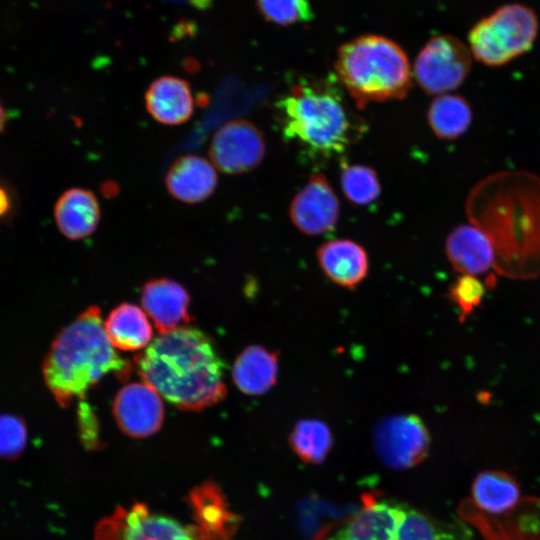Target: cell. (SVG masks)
I'll list each match as a JSON object with an SVG mask.
<instances>
[{
    "label": "cell",
    "mask_w": 540,
    "mask_h": 540,
    "mask_svg": "<svg viewBox=\"0 0 540 540\" xmlns=\"http://www.w3.org/2000/svg\"><path fill=\"white\" fill-rule=\"evenodd\" d=\"M316 256L325 276L342 288L354 290L368 275V254L353 240L327 241L317 249Z\"/></svg>",
    "instance_id": "cell-16"
},
{
    "label": "cell",
    "mask_w": 540,
    "mask_h": 540,
    "mask_svg": "<svg viewBox=\"0 0 540 540\" xmlns=\"http://www.w3.org/2000/svg\"><path fill=\"white\" fill-rule=\"evenodd\" d=\"M392 540H473V537L461 520L443 519L407 505Z\"/></svg>",
    "instance_id": "cell-22"
},
{
    "label": "cell",
    "mask_w": 540,
    "mask_h": 540,
    "mask_svg": "<svg viewBox=\"0 0 540 540\" xmlns=\"http://www.w3.org/2000/svg\"><path fill=\"white\" fill-rule=\"evenodd\" d=\"M142 380L181 410L201 411L225 399V364L213 340L183 326L160 334L134 358Z\"/></svg>",
    "instance_id": "cell-1"
},
{
    "label": "cell",
    "mask_w": 540,
    "mask_h": 540,
    "mask_svg": "<svg viewBox=\"0 0 540 540\" xmlns=\"http://www.w3.org/2000/svg\"><path fill=\"white\" fill-rule=\"evenodd\" d=\"M5 121H6L5 110H4V108H3V106H2V104L0 102V133L4 128Z\"/></svg>",
    "instance_id": "cell-33"
},
{
    "label": "cell",
    "mask_w": 540,
    "mask_h": 540,
    "mask_svg": "<svg viewBox=\"0 0 540 540\" xmlns=\"http://www.w3.org/2000/svg\"><path fill=\"white\" fill-rule=\"evenodd\" d=\"M335 71L358 109L369 103L403 99L412 86L409 59L394 41L363 35L343 44Z\"/></svg>",
    "instance_id": "cell-4"
},
{
    "label": "cell",
    "mask_w": 540,
    "mask_h": 540,
    "mask_svg": "<svg viewBox=\"0 0 540 540\" xmlns=\"http://www.w3.org/2000/svg\"><path fill=\"white\" fill-rule=\"evenodd\" d=\"M169 2H189L190 4H195L196 6H205L208 0H164Z\"/></svg>",
    "instance_id": "cell-32"
},
{
    "label": "cell",
    "mask_w": 540,
    "mask_h": 540,
    "mask_svg": "<svg viewBox=\"0 0 540 540\" xmlns=\"http://www.w3.org/2000/svg\"><path fill=\"white\" fill-rule=\"evenodd\" d=\"M261 15L269 22L289 26L314 18L308 0H256Z\"/></svg>",
    "instance_id": "cell-27"
},
{
    "label": "cell",
    "mask_w": 540,
    "mask_h": 540,
    "mask_svg": "<svg viewBox=\"0 0 540 540\" xmlns=\"http://www.w3.org/2000/svg\"><path fill=\"white\" fill-rule=\"evenodd\" d=\"M342 166L341 189L345 197L355 205H369L380 195L381 186L376 171L362 164Z\"/></svg>",
    "instance_id": "cell-26"
},
{
    "label": "cell",
    "mask_w": 540,
    "mask_h": 540,
    "mask_svg": "<svg viewBox=\"0 0 540 540\" xmlns=\"http://www.w3.org/2000/svg\"><path fill=\"white\" fill-rule=\"evenodd\" d=\"M214 165L199 155H184L173 161L165 175L169 194L188 204L199 203L210 197L217 186Z\"/></svg>",
    "instance_id": "cell-17"
},
{
    "label": "cell",
    "mask_w": 540,
    "mask_h": 540,
    "mask_svg": "<svg viewBox=\"0 0 540 540\" xmlns=\"http://www.w3.org/2000/svg\"><path fill=\"white\" fill-rule=\"evenodd\" d=\"M472 65L470 49L452 35L428 40L415 58L413 76L428 94H446L458 88Z\"/></svg>",
    "instance_id": "cell-7"
},
{
    "label": "cell",
    "mask_w": 540,
    "mask_h": 540,
    "mask_svg": "<svg viewBox=\"0 0 540 540\" xmlns=\"http://www.w3.org/2000/svg\"><path fill=\"white\" fill-rule=\"evenodd\" d=\"M407 505L370 496L356 513L324 529L315 540H392Z\"/></svg>",
    "instance_id": "cell-10"
},
{
    "label": "cell",
    "mask_w": 540,
    "mask_h": 540,
    "mask_svg": "<svg viewBox=\"0 0 540 540\" xmlns=\"http://www.w3.org/2000/svg\"><path fill=\"white\" fill-rule=\"evenodd\" d=\"M189 303L187 290L168 278L149 280L141 289L142 307L160 334L183 327L191 321Z\"/></svg>",
    "instance_id": "cell-14"
},
{
    "label": "cell",
    "mask_w": 540,
    "mask_h": 540,
    "mask_svg": "<svg viewBox=\"0 0 540 540\" xmlns=\"http://www.w3.org/2000/svg\"><path fill=\"white\" fill-rule=\"evenodd\" d=\"M13 198L11 191L0 182V220L12 212Z\"/></svg>",
    "instance_id": "cell-31"
},
{
    "label": "cell",
    "mask_w": 540,
    "mask_h": 540,
    "mask_svg": "<svg viewBox=\"0 0 540 540\" xmlns=\"http://www.w3.org/2000/svg\"><path fill=\"white\" fill-rule=\"evenodd\" d=\"M278 373V351L261 345H250L235 359L231 374L233 383L242 393L260 396L275 386Z\"/></svg>",
    "instance_id": "cell-19"
},
{
    "label": "cell",
    "mask_w": 540,
    "mask_h": 540,
    "mask_svg": "<svg viewBox=\"0 0 540 540\" xmlns=\"http://www.w3.org/2000/svg\"><path fill=\"white\" fill-rule=\"evenodd\" d=\"M266 153L262 132L246 119L231 120L213 135L209 156L215 168L226 174L255 169Z\"/></svg>",
    "instance_id": "cell-9"
},
{
    "label": "cell",
    "mask_w": 540,
    "mask_h": 540,
    "mask_svg": "<svg viewBox=\"0 0 540 540\" xmlns=\"http://www.w3.org/2000/svg\"><path fill=\"white\" fill-rule=\"evenodd\" d=\"M150 116L165 125L187 122L194 111V99L189 83L176 76H161L148 87L144 96Z\"/></svg>",
    "instance_id": "cell-18"
},
{
    "label": "cell",
    "mask_w": 540,
    "mask_h": 540,
    "mask_svg": "<svg viewBox=\"0 0 540 540\" xmlns=\"http://www.w3.org/2000/svg\"><path fill=\"white\" fill-rule=\"evenodd\" d=\"M132 369L110 342L101 310L92 305L65 326L48 350L42 373L48 389L63 408L86 392L106 374L127 378Z\"/></svg>",
    "instance_id": "cell-3"
},
{
    "label": "cell",
    "mask_w": 540,
    "mask_h": 540,
    "mask_svg": "<svg viewBox=\"0 0 540 540\" xmlns=\"http://www.w3.org/2000/svg\"><path fill=\"white\" fill-rule=\"evenodd\" d=\"M93 540H207L195 525L152 512L136 502L117 507L95 527Z\"/></svg>",
    "instance_id": "cell-6"
},
{
    "label": "cell",
    "mask_w": 540,
    "mask_h": 540,
    "mask_svg": "<svg viewBox=\"0 0 540 540\" xmlns=\"http://www.w3.org/2000/svg\"><path fill=\"white\" fill-rule=\"evenodd\" d=\"M100 206L96 195L84 188L64 191L54 206V219L59 231L68 239L90 236L100 221Z\"/></svg>",
    "instance_id": "cell-20"
},
{
    "label": "cell",
    "mask_w": 540,
    "mask_h": 540,
    "mask_svg": "<svg viewBox=\"0 0 540 540\" xmlns=\"http://www.w3.org/2000/svg\"><path fill=\"white\" fill-rule=\"evenodd\" d=\"M485 284L476 276L461 275L451 283L448 297L459 310V320L469 316L482 302Z\"/></svg>",
    "instance_id": "cell-28"
},
{
    "label": "cell",
    "mask_w": 540,
    "mask_h": 540,
    "mask_svg": "<svg viewBox=\"0 0 540 540\" xmlns=\"http://www.w3.org/2000/svg\"><path fill=\"white\" fill-rule=\"evenodd\" d=\"M428 124L433 133L442 140H454L463 135L472 122L469 103L457 94L438 95L430 104Z\"/></svg>",
    "instance_id": "cell-24"
},
{
    "label": "cell",
    "mask_w": 540,
    "mask_h": 540,
    "mask_svg": "<svg viewBox=\"0 0 540 540\" xmlns=\"http://www.w3.org/2000/svg\"><path fill=\"white\" fill-rule=\"evenodd\" d=\"M104 328L114 348L124 351L144 349L153 337L145 311L132 303L116 306L104 321Z\"/></svg>",
    "instance_id": "cell-21"
},
{
    "label": "cell",
    "mask_w": 540,
    "mask_h": 540,
    "mask_svg": "<svg viewBox=\"0 0 540 540\" xmlns=\"http://www.w3.org/2000/svg\"><path fill=\"white\" fill-rule=\"evenodd\" d=\"M77 423L79 436L84 447L88 450H97L101 447L99 426L91 406L82 401L78 407Z\"/></svg>",
    "instance_id": "cell-30"
},
{
    "label": "cell",
    "mask_w": 540,
    "mask_h": 540,
    "mask_svg": "<svg viewBox=\"0 0 540 540\" xmlns=\"http://www.w3.org/2000/svg\"><path fill=\"white\" fill-rule=\"evenodd\" d=\"M538 30V17L530 7L506 4L472 27L469 49L478 62L500 66L529 51Z\"/></svg>",
    "instance_id": "cell-5"
},
{
    "label": "cell",
    "mask_w": 540,
    "mask_h": 540,
    "mask_svg": "<svg viewBox=\"0 0 540 540\" xmlns=\"http://www.w3.org/2000/svg\"><path fill=\"white\" fill-rule=\"evenodd\" d=\"M113 415L120 430L132 438L158 432L164 420L159 393L145 381L124 385L113 402Z\"/></svg>",
    "instance_id": "cell-11"
},
{
    "label": "cell",
    "mask_w": 540,
    "mask_h": 540,
    "mask_svg": "<svg viewBox=\"0 0 540 540\" xmlns=\"http://www.w3.org/2000/svg\"><path fill=\"white\" fill-rule=\"evenodd\" d=\"M446 256L461 275L477 276L495 265L496 254L488 234L476 225L457 226L445 242Z\"/></svg>",
    "instance_id": "cell-15"
},
{
    "label": "cell",
    "mask_w": 540,
    "mask_h": 540,
    "mask_svg": "<svg viewBox=\"0 0 540 540\" xmlns=\"http://www.w3.org/2000/svg\"><path fill=\"white\" fill-rule=\"evenodd\" d=\"M375 451L388 468L404 470L422 462L430 448V434L414 414H399L380 421L373 431Z\"/></svg>",
    "instance_id": "cell-8"
},
{
    "label": "cell",
    "mask_w": 540,
    "mask_h": 540,
    "mask_svg": "<svg viewBox=\"0 0 540 540\" xmlns=\"http://www.w3.org/2000/svg\"><path fill=\"white\" fill-rule=\"evenodd\" d=\"M340 215L338 197L327 178L313 174L289 207L292 224L303 234L318 236L334 229Z\"/></svg>",
    "instance_id": "cell-12"
},
{
    "label": "cell",
    "mask_w": 540,
    "mask_h": 540,
    "mask_svg": "<svg viewBox=\"0 0 540 540\" xmlns=\"http://www.w3.org/2000/svg\"><path fill=\"white\" fill-rule=\"evenodd\" d=\"M27 425L18 415L0 414V458L14 460L25 450Z\"/></svg>",
    "instance_id": "cell-29"
},
{
    "label": "cell",
    "mask_w": 540,
    "mask_h": 540,
    "mask_svg": "<svg viewBox=\"0 0 540 540\" xmlns=\"http://www.w3.org/2000/svg\"><path fill=\"white\" fill-rule=\"evenodd\" d=\"M188 505L195 526L207 540H228L237 530L239 517L233 513L220 486L212 480L193 487Z\"/></svg>",
    "instance_id": "cell-13"
},
{
    "label": "cell",
    "mask_w": 540,
    "mask_h": 540,
    "mask_svg": "<svg viewBox=\"0 0 540 540\" xmlns=\"http://www.w3.org/2000/svg\"><path fill=\"white\" fill-rule=\"evenodd\" d=\"M288 443L293 453L307 464H321L333 446L329 426L319 419H302L295 423Z\"/></svg>",
    "instance_id": "cell-25"
},
{
    "label": "cell",
    "mask_w": 540,
    "mask_h": 540,
    "mask_svg": "<svg viewBox=\"0 0 540 540\" xmlns=\"http://www.w3.org/2000/svg\"><path fill=\"white\" fill-rule=\"evenodd\" d=\"M474 503L486 513L498 515L512 510L520 500L518 482L501 470H484L471 486Z\"/></svg>",
    "instance_id": "cell-23"
},
{
    "label": "cell",
    "mask_w": 540,
    "mask_h": 540,
    "mask_svg": "<svg viewBox=\"0 0 540 540\" xmlns=\"http://www.w3.org/2000/svg\"><path fill=\"white\" fill-rule=\"evenodd\" d=\"M337 84L331 77H300L275 103L283 139L314 161L342 155L365 130Z\"/></svg>",
    "instance_id": "cell-2"
}]
</instances>
